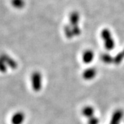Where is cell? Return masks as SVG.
Segmentation results:
<instances>
[{"label":"cell","instance_id":"3957f363","mask_svg":"<svg viewBox=\"0 0 124 124\" xmlns=\"http://www.w3.org/2000/svg\"><path fill=\"white\" fill-rule=\"evenodd\" d=\"M98 71L94 68H88L85 69L82 73V77L86 81H91L96 77Z\"/></svg>","mask_w":124,"mask_h":124},{"label":"cell","instance_id":"7a4b0ae2","mask_svg":"<svg viewBox=\"0 0 124 124\" xmlns=\"http://www.w3.org/2000/svg\"><path fill=\"white\" fill-rule=\"evenodd\" d=\"M30 83L33 91H40L43 86V76L42 73L39 71H33L30 76Z\"/></svg>","mask_w":124,"mask_h":124},{"label":"cell","instance_id":"52a82bcc","mask_svg":"<svg viewBox=\"0 0 124 124\" xmlns=\"http://www.w3.org/2000/svg\"><path fill=\"white\" fill-rule=\"evenodd\" d=\"M82 114L84 116L86 117L87 118H90L92 116H94V108L91 106H86L82 109Z\"/></svg>","mask_w":124,"mask_h":124},{"label":"cell","instance_id":"9c48e42d","mask_svg":"<svg viewBox=\"0 0 124 124\" xmlns=\"http://www.w3.org/2000/svg\"><path fill=\"white\" fill-rule=\"evenodd\" d=\"M101 60L103 62L107 64H110L113 63V57L108 53H104L101 55Z\"/></svg>","mask_w":124,"mask_h":124},{"label":"cell","instance_id":"ba28073f","mask_svg":"<svg viewBox=\"0 0 124 124\" xmlns=\"http://www.w3.org/2000/svg\"><path fill=\"white\" fill-rule=\"evenodd\" d=\"M122 117V113L120 110H117L113 113L110 124H120Z\"/></svg>","mask_w":124,"mask_h":124},{"label":"cell","instance_id":"8992f818","mask_svg":"<svg viewBox=\"0 0 124 124\" xmlns=\"http://www.w3.org/2000/svg\"><path fill=\"white\" fill-rule=\"evenodd\" d=\"M25 119V115L23 112H17L13 114L11 118L12 124H22Z\"/></svg>","mask_w":124,"mask_h":124},{"label":"cell","instance_id":"6da1fadb","mask_svg":"<svg viewBox=\"0 0 124 124\" xmlns=\"http://www.w3.org/2000/svg\"><path fill=\"white\" fill-rule=\"evenodd\" d=\"M100 36L105 49L108 51H111L115 48V42L113 37L112 31L109 28H103L100 33Z\"/></svg>","mask_w":124,"mask_h":124},{"label":"cell","instance_id":"30bf717a","mask_svg":"<svg viewBox=\"0 0 124 124\" xmlns=\"http://www.w3.org/2000/svg\"><path fill=\"white\" fill-rule=\"evenodd\" d=\"M12 5L16 8H22L25 5L23 0H13Z\"/></svg>","mask_w":124,"mask_h":124},{"label":"cell","instance_id":"5b68a950","mask_svg":"<svg viewBox=\"0 0 124 124\" xmlns=\"http://www.w3.org/2000/svg\"><path fill=\"white\" fill-rule=\"evenodd\" d=\"M0 57L5 61V62L6 63V64L9 68H11L12 69H15L16 68H17L18 64L13 59L11 58V57L9 56L7 54H1V55H0Z\"/></svg>","mask_w":124,"mask_h":124},{"label":"cell","instance_id":"8fae6325","mask_svg":"<svg viewBox=\"0 0 124 124\" xmlns=\"http://www.w3.org/2000/svg\"><path fill=\"white\" fill-rule=\"evenodd\" d=\"M7 65L6 64V63L5 61L0 57V72L5 73L7 71Z\"/></svg>","mask_w":124,"mask_h":124},{"label":"cell","instance_id":"7c38bea8","mask_svg":"<svg viewBox=\"0 0 124 124\" xmlns=\"http://www.w3.org/2000/svg\"><path fill=\"white\" fill-rule=\"evenodd\" d=\"M99 124V119L96 117L95 116H93L91 118H88V124Z\"/></svg>","mask_w":124,"mask_h":124},{"label":"cell","instance_id":"277c9868","mask_svg":"<svg viewBox=\"0 0 124 124\" xmlns=\"http://www.w3.org/2000/svg\"><path fill=\"white\" fill-rule=\"evenodd\" d=\"M95 54L91 49L85 50L81 55L82 61L85 64H90L94 61Z\"/></svg>","mask_w":124,"mask_h":124}]
</instances>
